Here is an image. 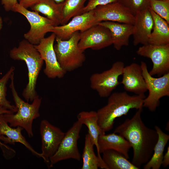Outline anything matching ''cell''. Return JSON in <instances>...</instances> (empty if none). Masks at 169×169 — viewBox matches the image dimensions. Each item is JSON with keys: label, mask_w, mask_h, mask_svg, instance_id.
Segmentation results:
<instances>
[{"label": "cell", "mask_w": 169, "mask_h": 169, "mask_svg": "<svg viewBox=\"0 0 169 169\" xmlns=\"http://www.w3.org/2000/svg\"><path fill=\"white\" fill-rule=\"evenodd\" d=\"M143 107L137 110L130 119H126L114 132L127 140L133 150L131 163L138 169L151 159L158 135L154 129L147 126L141 117Z\"/></svg>", "instance_id": "1"}, {"label": "cell", "mask_w": 169, "mask_h": 169, "mask_svg": "<svg viewBox=\"0 0 169 169\" xmlns=\"http://www.w3.org/2000/svg\"><path fill=\"white\" fill-rule=\"evenodd\" d=\"M108 97L107 104L96 111L98 125L105 133L112 129L116 118L126 115L131 109L143 108L146 96L131 95L123 91L112 93Z\"/></svg>", "instance_id": "2"}, {"label": "cell", "mask_w": 169, "mask_h": 169, "mask_svg": "<svg viewBox=\"0 0 169 169\" xmlns=\"http://www.w3.org/2000/svg\"><path fill=\"white\" fill-rule=\"evenodd\" d=\"M9 55L14 60H23L26 64L28 81L23 90L22 95L27 102H32L38 95L36 90V85L44 61L34 45L25 39L10 50Z\"/></svg>", "instance_id": "3"}, {"label": "cell", "mask_w": 169, "mask_h": 169, "mask_svg": "<svg viewBox=\"0 0 169 169\" xmlns=\"http://www.w3.org/2000/svg\"><path fill=\"white\" fill-rule=\"evenodd\" d=\"M14 72L10 78L9 86L13 100L18 110L16 113H6L2 114L5 120L9 123V126L15 127L20 126L27 132L28 136H33L32 124L33 120L39 117V110L42 102V98L36 96L31 104L23 101L18 95L14 84Z\"/></svg>", "instance_id": "4"}, {"label": "cell", "mask_w": 169, "mask_h": 169, "mask_svg": "<svg viewBox=\"0 0 169 169\" xmlns=\"http://www.w3.org/2000/svg\"><path fill=\"white\" fill-rule=\"evenodd\" d=\"M80 32H75L68 39L56 37L54 48L58 62L65 72H70L81 67L86 59L84 51L79 48Z\"/></svg>", "instance_id": "5"}, {"label": "cell", "mask_w": 169, "mask_h": 169, "mask_svg": "<svg viewBox=\"0 0 169 169\" xmlns=\"http://www.w3.org/2000/svg\"><path fill=\"white\" fill-rule=\"evenodd\" d=\"M140 65L149 91L148 96L144 100L143 106L154 111L160 105V99L169 96V72L154 78L149 74L145 62L141 61Z\"/></svg>", "instance_id": "6"}, {"label": "cell", "mask_w": 169, "mask_h": 169, "mask_svg": "<svg viewBox=\"0 0 169 169\" xmlns=\"http://www.w3.org/2000/svg\"><path fill=\"white\" fill-rule=\"evenodd\" d=\"M12 11L23 15L28 20L30 28L24 34V37L34 45L38 44L47 33L51 32L54 26L52 21L46 17L41 16L38 12L28 10L18 3L14 6Z\"/></svg>", "instance_id": "7"}, {"label": "cell", "mask_w": 169, "mask_h": 169, "mask_svg": "<svg viewBox=\"0 0 169 169\" xmlns=\"http://www.w3.org/2000/svg\"><path fill=\"white\" fill-rule=\"evenodd\" d=\"M124 63L114 62L109 69L100 73L93 74L90 78V87L102 98L108 97L120 84L119 78L122 75Z\"/></svg>", "instance_id": "8"}, {"label": "cell", "mask_w": 169, "mask_h": 169, "mask_svg": "<svg viewBox=\"0 0 169 169\" xmlns=\"http://www.w3.org/2000/svg\"><path fill=\"white\" fill-rule=\"evenodd\" d=\"M83 125L77 120L65 133L57 151L49 159V167L59 161L69 159L80 161L81 155L77 143Z\"/></svg>", "instance_id": "9"}, {"label": "cell", "mask_w": 169, "mask_h": 169, "mask_svg": "<svg viewBox=\"0 0 169 169\" xmlns=\"http://www.w3.org/2000/svg\"><path fill=\"white\" fill-rule=\"evenodd\" d=\"M136 53L151 60L153 66L149 73L151 76L160 77L169 72V44L143 45L138 49Z\"/></svg>", "instance_id": "10"}, {"label": "cell", "mask_w": 169, "mask_h": 169, "mask_svg": "<svg viewBox=\"0 0 169 169\" xmlns=\"http://www.w3.org/2000/svg\"><path fill=\"white\" fill-rule=\"evenodd\" d=\"M79 48L84 51L90 48L99 50L112 44L111 33L107 28L98 23L80 32Z\"/></svg>", "instance_id": "11"}, {"label": "cell", "mask_w": 169, "mask_h": 169, "mask_svg": "<svg viewBox=\"0 0 169 169\" xmlns=\"http://www.w3.org/2000/svg\"><path fill=\"white\" fill-rule=\"evenodd\" d=\"M55 38V34L52 33L48 37L44 38L38 44L34 45L45 63L44 72L51 79L61 78L66 73L60 66L57 59L54 48Z\"/></svg>", "instance_id": "12"}, {"label": "cell", "mask_w": 169, "mask_h": 169, "mask_svg": "<svg viewBox=\"0 0 169 169\" xmlns=\"http://www.w3.org/2000/svg\"><path fill=\"white\" fill-rule=\"evenodd\" d=\"M41 139L42 158L46 163L57 151L65 133L46 120L41 122L40 127Z\"/></svg>", "instance_id": "13"}, {"label": "cell", "mask_w": 169, "mask_h": 169, "mask_svg": "<svg viewBox=\"0 0 169 169\" xmlns=\"http://www.w3.org/2000/svg\"><path fill=\"white\" fill-rule=\"evenodd\" d=\"M93 10L75 16L68 23L61 26H54L51 32L56 37L63 40L69 39L75 32H83L97 24Z\"/></svg>", "instance_id": "14"}, {"label": "cell", "mask_w": 169, "mask_h": 169, "mask_svg": "<svg viewBox=\"0 0 169 169\" xmlns=\"http://www.w3.org/2000/svg\"><path fill=\"white\" fill-rule=\"evenodd\" d=\"M98 23L104 21L133 25L135 16L118 2L100 6L93 10Z\"/></svg>", "instance_id": "15"}, {"label": "cell", "mask_w": 169, "mask_h": 169, "mask_svg": "<svg viewBox=\"0 0 169 169\" xmlns=\"http://www.w3.org/2000/svg\"><path fill=\"white\" fill-rule=\"evenodd\" d=\"M121 81L125 90L137 95H145L147 87L140 65L133 63L124 67Z\"/></svg>", "instance_id": "16"}, {"label": "cell", "mask_w": 169, "mask_h": 169, "mask_svg": "<svg viewBox=\"0 0 169 169\" xmlns=\"http://www.w3.org/2000/svg\"><path fill=\"white\" fill-rule=\"evenodd\" d=\"M154 26L153 19L149 8L137 13L133 24V44L136 46L149 44L148 40Z\"/></svg>", "instance_id": "17"}, {"label": "cell", "mask_w": 169, "mask_h": 169, "mask_svg": "<svg viewBox=\"0 0 169 169\" xmlns=\"http://www.w3.org/2000/svg\"><path fill=\"white\" fill-rule=\"evenodd\" d=\"M23 129L20 126L13 128L10 126L0 115V140L4 143L14 144L16 142L23 145L32 153L42 158L41 153L36 151L23 136L21 131Z\"/></svg>", "instance_id": "18"}, {"label": "cell", "mask_w": 169, "mask_h": 169, "mask_svg": "<svg viewBox=\"0 0 169 169\" xmlns=\"http://www.w3.org/2000/svg\"><path fill=\"white\" fill-rule=\"evenodd\" d=\"M108 28L111 32L112 44L117 50L129 45V39L132 34L133 25L104 21L98 23Z\"/></svg>", "instance_id": "19"}, {"label": "cell", "mask_w": 169, "mask_h": 169, "mask_svg": "<svg viewBox=\"0 0 169 169\" xmlns=\"http://www.w3.org/2000/svg\"><path fill=\"white\" fill-rule=\"evenodd\" d=\"M98 149L100 154L105 151L112 149L122 154L127 159L131 146L129 142L119 134L114 132L99 135L98 138Z\"/></svg>", "instance_id": "20"}, {"label": "cell", "mask_w": 169, "mask_h": 169, "mask_svg": "<svg viewBox=\"0 0 169 169\" xmlns=\"http://www.w3.org/2000/svg\"><path fill=\"white\" fill-rule=\"evenodd\" d=\"M63 5V2L58 3L54 0H39L30 8L45 15L56 26L61 24Z\"/></svg>", "instance_id": "21"}, {"label": "cell", "mask_w": 169, "mask_h": 169, "mask_svg": "<svg viewBox=\"0 0 169 169\" xmlns=\"http://www.w3.org/2000/svg\"><path fill=\"white\" fill-rule=\"evenodd\" d=\"M154 26L149 38L148 43L156 45L169 44V24L150 8Z\"/></svg>", "instance_id": "22"}, {"label": "cell", "mask_w": 169, "mask_h": 169, "mask_svg": "<svg viewBox=\"0 0 169 169\" xmlns=\"http://www.w3.org/2000/svg\"><path fill=\"white\" fill-rule=\"evenodd\" d=\"M78 120L83 125H85L88 129V133L91 137L95 146L97 152V156L101 161H103L98 149V138L100 135L105 134L101 130L98 123V117L96 111H82L80 112L77 116Z\"/></svg>", "instance_id": "23"}, {"label": "cell", "mask_w": 169, "mask_h": 169, "mask_svg": "<svg viewBox=\"0 0 169 169\" xmlns=\"http://www.w3.org/2000/svg\"><path fill=\"white\" fill-rule=\"evenodd\" d=\"M154 129L158 135V139L150 160L144 165V169H159L162 165L165 148L169 140V135L164 133L161 128L155 125Z\"/></svg>", "instance_id": "24"}, {"label": "cell", "mask_w": 169, "mask_h": 169, "mask_svg": "<svg viewBox=\"0 0 169 169\" xmlns=\"http://www.w3.org/2000/svg\"><path fill=\"white\" fill-rule=\"evenodd\" d=\"M94 143L88 133L85 137L84 146L82 156L83 165L82 169H108L106 165L102 162L94 151Z\"/></svg>", "instance_id": "25"}, {"label": "cell", "mask_w": 169, "mask_h": 169, "mask_svg": "<svg viewBox=\"0 0 169 169\" xmlns=\"http://www.w3.org/2000/svg\"><path fill=\"white\" fill-rule=\"evenodd\" d=\"M102 153V159L108 169H139L122 154L116 151L107 150Z\"/></svg>", "instance_id": "26"}, {"label": "cell", "mask_w": 169, "mask_h": 169, "mask_svg": "<svg viewBox=\"0 0 169 169\" xmlns=\"http://www.w3.org/2000/svg\"><path fill=\"white\" fill-rule=\"evenodd\" d=\"M87 0H64L61 25L67 23L73 17L83 13L84 3Z\"/></svg>", "instance_id": "27"}, {"label": "cell", "mask_w": 169, "mask_h": 169, "mask_svg": "<svg viewBox=\"0 0 169 169\" xmlns=\"http://www.w3.org/2000/svg\"><path fill=\"white\" fill-rule=\"evenodd\" d=\"M14 70V67H11L6 74L0 79V106L5 107L14 113L17 112L18 109L15 105L11 104L10 102L7 100L6 97L7 84Z\"/></svg>", "instance_id": "28"}, {"label": "cell", "mask_w": 169, "mask_h": 169, "mask_svg": "<svg viewBox=\"0 0 169 169\" xmlns=\"http://www.w3.org/2000/svg\"><path fill=\"white\" fill-rule=\"evenodd\" d=\"M150 8L169 24V0H149Z\"/></svg>", "instance_id": "29"}, {"label": "cell", "mask_w": 169, "mask_h": 169, "mask_svg": "<svg viewBox=\"0 0 169 169\" xmlns=\"http://www.w3.org/2000/svg\"><path fill=\"white\" fill-rule=\"evenodd\" d=\"M134 16L138 13L150 8L149 0H118Z\"/></svg>", "instance_id": "30"}, {"label": "cell", "mask_w": 169, "mask_h": 169, "mask_svg": "<svg viewBox=\"0 0 169 169\" xmlns=\"http://www.w3.org/2000/svg\"><path fill=\"white\" fill-rule=\"evenodd\" d=\"M118 1V0H88L87 4L84 8L83 13L93 10L98 6L106 5Z\"/></svg>", "instance_id": "31"}, {"label": "cell", "mask_w": 169, "mask_h": 169, "mask_svg": "<svg viewBox=\"0 0 169 169\" xmlns=\"http://www.w3.org/2000/svg\"><path fill=\"white\" fill-rule=\"evenodd\" d=\"M14 113L12 111L9 110L2 106H0V115L6 113ZM0 147L2 149L4 156H5V151L12 153L14 155L15 154V151L12 148L7 146L4 143H2L0 140Z\"/></svg>", "instance_id": "32"}, {"label": "cell", "mask_w": 169, "mask_h": 169, "mask_svg": "<svg viewBox=\"0 0 169 169\" xmlns=\"http://www.w3.org/2000/svg\"><path fill=\"white\" fill-rule=\"evenodd\" d=\"M2 4L6 11H12L14 6L18 3V0H1Z\"/></svg>", "instance_id": "33"}, {"label": "cell", "mask_w": 169, "mask_h": 169, "mask_svg": "<svg viewBox=\"0 0 169 169\" xmlns=\"http://www.w3.org/2000/svg\"><path fill=\"white\" fill-rule=\"evenodd\" d=\"M39 0H18V3L23 7L28 9L30 8Z\"/></svg>", "instance_id": "34"}, {"label": "cell", "mask_w": 169, "mask_h": 169, "mask_svg": "<svg viewBox=\"0 0 169 169\" xmlns=\"http://www.w3.org/2000/svg\"><path fill=\"white\" fill-rule=\"evenodd\" d=\"M169 164V146L167 148L166 151L164 155L163 156L162 165L164 167H167Z\"/></svg>", "instance_id": "35"}, {"label": "cell", "mask_w": 169, "mask_h": 169, "mask_svg": "<svg viewBox=\"0 0 169 169\" xmlns=\"http://www.w3.org/2000/svg\"><path fill=\"white\" fill-rule=\"evenodd\" d=\"M3 25V21L2 18L0 15V32L2 29Z\"/></svg>", "instance_id": "36"}, {"label": "cell", "mask_w": 169, "mask_h": 169, "mask_svg": "<svg viewBox=\"0 0 169 169\" xmlns=\"http://www.w3.org/2000/svg\"><path fill=\"white\" fill-rule=\"evenodd\" d=\"M55 2L58 3L63 2L64 0H54Z\"/></svg>", "instance_id": "37"}]
</instances>
